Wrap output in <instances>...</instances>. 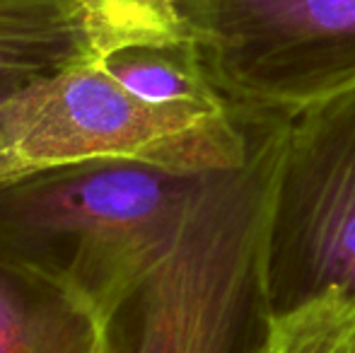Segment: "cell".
I'll return each instance as SVG.
<instances>
[{
  "instance_id": "obj_4",
  "label": "cell",
  "mask_w": 355,
  "mask_h": 353,
  "mask_svg": "<svg viewBox=\"0 0 355 353\" xmlns=\"http://www.w3.org/2000/svg\"><path fill=\"white\" fill-rule=\"evenodd\" d=\"M230 107L293 117L355 85V0H177Z\"/></svg>"
},
{
  "instance_id": "obj_6",
  "label": "cell",
  "mask_w": 355,
  "mask_h": 353,
  "mask_svg": "<svg viewBox=\"0 0 355 353\" xmlns=\"http://www.w3.org/2000/svg\"><path fill=\"white\" fill-rule=\"evenodd\" d=\"M102 0H0V114L34 83L97 56Z\"/></svg>"
},
{
  "instance_id": "obj_2",
  "label": "cell",
  "mask_w": 355,
  "mask_h": 353,
  "mask_svg": "<svg viewBox=\"0 0 355 353\" xmlns=\"http://www.w3.org/2000/svg\"><path fill=\"white\" fill-rule=\"evenodd\" d=\"M198 175L121 157L0 179V257L78 298L97 322L157 259Z\"/></svg>"
},
{
  "instance_id": "obj_3",
  "label": "cell",
  "mask_w": 355,
  "mask_h": 353,
  "mask_svg": "<svg viewBox=\"0 0 355 353\" xmlns=\"http://www.w3.org/2000/svg\"><path fill=\"white\" fill-rule=\"evenodd\" d=\"M252 150V114L145 104L87 58L34 83L0 114V179L37 167L121 157L184 175L230 170Z\"/></svg>"
},
{
  "instance_id": "obj_7",
  "label": "cell",
  "mask_w": 355,
  "mask_h": 353,
  "mask_svg": "<svg viewBox=\"0 0 355 353\" xmlns=\"http://www.w3.org/2000/svg\"><path fill=\"white\" fill-rule=\"evenodd\" d=\"M99 322L78 298L0 257V353H97Z\"/></svg>"
},
{
  "instance_id": "obj_8",
  "label": "cell",
  "mask_w": 355,
  "mask_h": 353,
  "mask_svg": "<svg viewBox=\"0 0 355 353\" xmlns=\"http://www.w3.org/2000/svg\"><path fill=\"white\" fill-rule=\"evenodd\" d=\"M266 353H355V298L329 291L273 315Z\"/></svg>"
},
{
  "instance_id": "obj_1",
  "label": "cell",
  "mask_w": 355,
  "mask_h": 353,
  "mask_svg": "<svg viewBox=\"0 0 355 353\" xmlns=\"http://www.w3.org/2000/svg\"><path fill=\"white\" fill-rule=\"evenodd\" d=\"M252 114V150L196 177L179 223L99 320L97 353H266L268 203L290 117Z\"/></svg>"
},
{
  "instance_id": "obj_5",
  "label": "cell",
  "mask_w": 355,
  "mask_h": 353,
  "mask_svg": "<svg viewBox=\"0 0 355 353\" xmlns=\"http://www.w3.org/2000/svg\"><path fill=\"white\" fill-rule=\"evenodd\" d=\"M273 315L329 291L355 298V85L285 123L268 203Z\"/></svg>"
}]
</instances>
